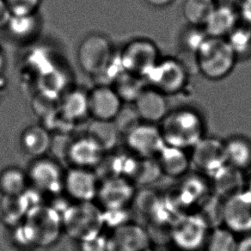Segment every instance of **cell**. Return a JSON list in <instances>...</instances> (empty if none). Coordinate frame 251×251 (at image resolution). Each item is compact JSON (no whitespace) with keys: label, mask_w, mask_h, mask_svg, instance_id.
<instances>
[{"label":"cell","mask_w":251,"mask_h":251,"mask_svg":"<svg viewBox=\"0 0 251 251\" xmlns=\"http://www.w3.org/2000/svg\"><path fill=\"white\" fill-rule=\"evenodd\" d=\"M160 129L164 143L169 147L188 150L204 138V123L196 111L182 108L171 112L162 121Z\"/></svg>","instance_id":"obj_1"},{"label":"cell","mask_w":251,"mask_h":251,"mask_svg":"<svg viewBox=\"0 0 251 251\" xmlns=\"http://www.w3.org/2000/svg\"><path fill=\"white\" fill-rule=\"evenodd\" d=\"M201 74L211 80L226 77L233 69L237 56L226 38L207 37L196 53Z\"/></svg>","instance_id":"obj_2"},{"label":"cell","mask_w":251,"mask_h":251,"mask_svg":"<svg viewBox=\"0 0 251 251\" xmlns=\"http://www.w3.org/2000/svg\"><path fill=\"white\" fill-rule=\"evenodd\" d=\"M151 88L162 94H176L184 88L188 74L179 60L165 59L158 60L155 67L144 78Z\"/></svg>","instance_id":"obj_3"},{"label":"cell","mask_w":251,"mask_h":251,"mask_svg":"<svg viewBox=\"0 0 251 251\" xmlns=\"http://www.w3.org/2000/svg\"><path fill=\"white\" fill-rule=\"evenodd\" d=\"M121 59L126 73L145 78L159 60L158 50L151 41L136 40L126 47Z\"/></svg>","instance_id":"obj_4"},{"label":"cell","mask_w":251,"mask_h":251,"mask_svg":"<svg viewBox=\"0 0 251 251\" xmlns=\"http://www.w3.org/2000/svg\"><path fill=\"white\" fill-rule=\"evenodd\" d=\"M26 216L25 228L34 244L49 245L57 239L60 230V220L55 211L37 206L29 210Z\"/></svg>","instance_id":"obj_5"},{"label":"cell","mask_w":251,"mask_h":251,"mask_svg":"<svg viewBox=\"0 0 251 251\" xmlns=\"http://www.w3.org/2000/svg\"><path fill=\"white\" fill-rule=\"evenodd\" d=\"M77 59L81 68L86 74H102L111 62V46L103 36L91 35L84 39L79 46Z\"/></svg>","instance_id":"obj_6"},{"label":"cell","mask_w":251,"mask_h":251,"mask_svg":"<svg viewBox=\"0 0 251 251\" xmlns=\"http://www.w3.org/2000/svg\"><path fill=\"white\" fill-rule=\"evenodd\" d=\"M192 149L191 163L211 177L228 164L225 143L217 139L203 138Z\"/></svg>","instance_id":"obj_7"},{"label":"cell","mask_w":251,"mask_h":251,"mask_svg":"<svg viewBox=\"0 0 251 251\" xmlns=\"http://www.w3.org/2000/svg\"><path fill=\"white\" fill-rule=\"evenodd\" d=\"M126 136L130 150L143 159L157 157L166 146L160 129L147 122L139 124Z\"/></svg>","instance_id":"obj_8"},{"label":"cell","mask_w":251,"mask_h":251,"mask_svg":"<svg viewBox=\"0 0 251 251\" xmlns=\"http://www.w3.org/2000/svg\"><path fill=\"white\" fill-rule=\"evenodd\" d=\"M222 220L233 233H251V191H241L226 198Z\"/></svg>","instance_id":"obj_9"},{"label":"cell","mask_w":251,"mask_h":251,"mask_svg":"<svg viewBox=\"0 0 251 251\" xmlns=\"http://www.w3.org/2000/svg\"><path fill=\"white\" fill-rule=\"evenodd\" d=\"M208 235L207 223L199 215H190L178 220L172 231L175 244L185 251H195L202 245L206 246Z\"/></svg>","instance_id":"obj_10"},{"label":"cell","mask_w":251,"mask_h":251,"mask_svg":"<svg viewBox=\"0 0 251 251\" xmlns=\"http://www.w3.org/2000/svg\"><path fill=\"white\" fill-rule=\"evenodd\" d=\"M28 183H32L38 191L56 193L64 187L65 174L59 163L45 158H36L27 172Z\"/></svg>","instance_id":"obj_11"},{"label":"cell","mask_w":251,"mask_h":251,"mask_svg":"<svg viewBox=\"0 0 251 251\" xmlns=\"http://www.w3.org/2000/svg\"><path fill=\"white\" fill-rule=\"evenodd\" d=\"M63 188L75 201L90 202L98 194V180L91 170L73 168L65 174Z\"/></svg>","instance_id":"obj_12"},{"label":"cell","mask_w":251,"mask_h":251,"mask_svg":"<svg viewBox=\"0 0 251 251\" xmlns=\"http://www.w3.org/2000/svg\"><path fill=\"white\" fill-rule=\"evenodd\" d=\"M89 114L94 120L113 121L122 107V99L114 89L99 86L88 95Z\"/></svg>","instance_id":"obj_13"},{"label":"cell","mask_w":251,"mask_h":251,"mask_svg":"<svg viewBox=\"0 0 251 251\" xmlns=\"http://www.w3.org/2000/svg\"><path fill=\"white\" fill-rule=\"evenodd\" d=\"M134 108L140 120L151 124L162 122L168 114L165 96L152 88L144 90L134 101Z\"/></svg>","instance_id":"obj_14"},{"label":"cell","mask_w":251,"mask_h":251,"mask_svg":"<svg viewBox=\"0 0 251 251\" xmlns=\"http://www.w3.org/2000/svg\"><path fill=\"white\" fill-rule=\"evenodd\" d=\"M238 11L229 4H220L213 9L209 18L203 26L209 37L226 38L238 25Z\"/></svg>","instance_id":"obj_15"},{"label":"cell","mask_w":251,"mask_h":251,"mask_svg":"<svg viewBox=\"0 0 251 251\" xmlns=\"http://www.w3.org/2000/svg\"><path fill=\"white\" fill-rule=\"evenodd\" d=\"M103 151L93 140L86 138L73 141L67 150V158L74 168L91 170L101 164Z\"/></svg>","instance_id":"obj_16"},{"label":"cell","mask_w":251,"mask_h":251,"mask_svg":"<svg viewBox=\"0 0 251 251\" xmlns=\"http://www.w3.org/2000/svg\"><path fill=\"white\" fill-rule=\"evenodd\" d=\"M156 158L161 172L172 178L183 176L191 164L184 150L169 146H165Z\"/></svg>","instance_id":"obj_17"},{"label":"cell","mask_w":251,"mask_h":251,"mask_svg":"<svg viewBox=\"0 0 251 251\" xmlns=\"http://www.w3.org/2000/svg\"><path fill=\"white\" fill-rule=\"evenodd\" d=\"M51 144L52 137L50 136L49 130L40 126H30L22 134V148L35 159L44 157L51 149Z\"/></svg>","instance_id":"obj_18"},{"label":"cell","mask_w":251,"mask_h":251,"mask_svg":"<svg viewBox=\"0 0 251 251\" xmlns=\"http://www.w3.org/2000/svg\"><path fill=\"white\" fill-rule=\"evenodd\" d=\"M227 164L238 171L251 169V141L242 136L231 137L225 142Z\"/></svg>","instance_id":"obj_19"},{"label":"cell","mask_w":251,"mask_h":251,"mask_svg":"<svg viewBox=\"0 0 251 251\" xmlns=\"http://www.w3.org/2000/svg\"><path fill=\"white\" fill-rule=\"evenodd\" d=\"M120 134L113 121L94 120L88 127V138L103 151L112 150L116 146Z\"/></svg>","instance_id":"obj_20"},{"label":"cell","mask_w":251,"mask_h":251,"mask_svg":"<svg viewBox=\"0 0 251 251\" xmlns=\"http://www.w3.org/2000/svg\"><path fill=\"white\" fill-rule=\"evenodd\" d=\"M27 173L16 167H9L0 172V193L7 197L23 196L27 191Z\"/></svg>","instance_id":"obj_21"},{"label":"cell","mask_w":251,"mask_h":251,"mask_svg":"<svg viewBox=\"0 0 251 251\" xmlns=\"http://www.w3.org/2000/svg\"><path fill=\"white\" fill-rule=\"evenodd\" d=\"M59 113L68 122H76L89 114L88 95L75 91L67 95L60 103Z\"/></svg>","instance_id":"obj_22"},{"label":"cell","mask_w":251,"mask_h":251,"mask_svg":"<svg viewBox=\"0 0 251 251\" xmlns=\"http://www.w3.org/2000/svg\"><path fill=\"white\" fill-rule=\"evenodd\" d=\"M241 172L242 171L227 164L212 177L215 181L217 191L220 195H225L226 198L243 191V178Z\"/></svg>","instance_id":"obj_23"},{"label":"cell","mask_w":251,"mask_h":251,"mask_svg":"<svg viewBox=\"0 0 251 251\" xmlns=\"http://www.w3.org/2000/svg\"><path fill=\"white\" fill-rule=\"evenodd\" d=\"M216 4L214 0H185L183 16L193 27H203Z\"/></svg>","instance_id":"obj_24"},{"label":"cell","mask_w":251,"mask_h":251,"mask_svg":"<svg viewBox=\"0 0 251 251\" xmlns=\"http://www.w3.org/2000/svg\"><path fill=\"white\" fill-rule=\"evenodd\" d=\"M144 82L146 80L143 77L124 73L115 80L114 90L122 101H135L146 89L144 87Z\"/></svg>","instance_id":"obj_25"},{"label":"cell","mask_w":251,"mask_h":251,"mask_svg":"<svg viewBox=\"0 0 251 251\" xmlns=\"http://www.w3.org/2000/svg\"><path fill=\"white\" fill-rule=\"evenodd\" d=\"M235 233L226 227H217L210 231L206 243L207 251H237Z\"/></svg>","instance_id":"obj_26"},{"label":"cell","mask_w":251,"mask_h":251,"mask_svg":"<svg viewBox=\"0 0 251 251\" xmlns=\"http://www.w3.org/2000/svg\"><path fill=\"white\" fill-rule=\"evenodd\" d=\"M226 41L237 58L251 55V27L237 25L226 37Z\"/></svg>","instance_id":"obj_27"},{"label":"cell","mask_w":251,"mask_h":251,"mask_svg":"<svg viewBox=\"0 0 251 251\" xmlns=\"http://www.w3.org/2000/svg\"><path fill=\"white\" fill-rule=\"evenodd\" d=\"M37 22L35 16L25 15V16H11L7 27L9 32L16 38H28L35 31Z\"/></svg>","instance_id":"obj_28"},{"label":"cell","mask_w":251,"mask_h":251,"mask_svg":"<svg viewBox=\"0 0 251 251\" xmlns=\"http://www.w3.org/2000/svg\"><path fill=\"white\" fill-rule=\"evenodd\" d=\"M140 116L134 107H122L115 118L113 120L119 133L126 135L140 124Z\"/></svg>","instance_id":"obj_29"},{"label":"cell","mask_w":251,"mask_h":251,"mask_svg":"<svg viewBox=\"0 0 251 251\" xmlns=\"http://www.w3.org/2000/svg\"><path fill=\"white\" fill-rule=\"evenodd\" d=\"M13 16L33 15L41 0H4Z\"/></svg>","instance_id":"obj_30"},{"label":"cell","mask_w":251,"mask_h":251,"mask_svg":"<svg viewBox=\"0 0 251 251\" xmlns=\"http://www.w3.org/2000/svg\"><path fill=\"white\" fill-rule=\"evenodd\" d=\"M42 96H38L37 99L34 101V108L39 115L42 116H48V115H54L56 111L59 109L57 104L55 98L53 96H50V94H44L42 93Z\"/></svg>","instance_id":"obj_31"},{"label":"cell","mask_w":251,"mask_h":251,"mask_svg":"<svg viewBox=\"0 0 251 251\" xmlns=\"http://www.w3.org/2000/svg\"><path fill=\"white\" fill-rule=\"evenodd\" d=\"M198 28L199 27H194L185 35V47L194 53L197 52L203 42L208 37L203 28Z\"/></svg>","instance_id":"obj_32"},{"label":"cell","mask_w":251,"mask_h":251,"mask_svg":"<svg viewBox=\"0 0 251 251\" xmlns=\"http://www.w3.org/2000/svg\"><path fill=\"white\" fill-rule=\"evenodd\" d=\"M237 11L243 25L251 27V0H242L240 7Z\"/></svg>","instance_id":"obj_33"},{"label":"cell","mask_w":251,"mask_h":251,"mask_svg":"<svg viewBox=\"0 0 251 251\" xmlns=\"http://www.w3.org/2000/svg\"><path fill=\"white\" fill-rule=\"evenodd\" d=\"M11 16L12 14L5 4V2L4 0H0V28L7 26Z\"/></svg>","instance_id":"obj_34"},{"label":"cell","mask_w":251,"mask_h":251,"mask_svg":"<svg viewBox=\"0 0 251 251\" xmlns=\"http://www.w3.org/2000/svg\"><path fill=\"white\" fill-rule=\"evenodd\" d=\"M237 251H251V233L238 242Z\"/></svg>","instance_id":"obj_35"},{"label":"cell","mask_w":251,"mask_h":251,"mask_svg":"<svg viewBox=\"0 0 251 251\" xmlns=\"http://www.w3.org/2000/svg\"><path fill=\"white\" fill-rule=\"evenodd\" d=\"M145 1L147 4L154 7H164L173 2V0H145Z\"/></svg>","instance_id":"obj_36"},{"label":"cell","mask_w":251,"mask_h":251,"mask_svg":"<svg viewBox=\"0 0 251 251\" xmlns=\"http://www.w3.org/2000/svg\"><path fill=\"white\" fill-rule=\"evenodd\" d=\"M249 182H250V187H251V177H250V179H249Z\"/></svg>","instance_id":"obj_37"}]
</instances>
